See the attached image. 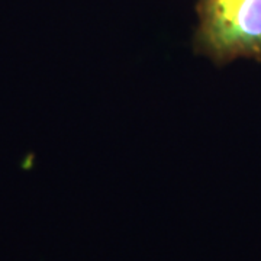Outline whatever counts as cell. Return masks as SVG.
Instances as JSON below:
<instances>
[{
    "instance_id": "obj_1",
    "label": "cell",
    "mask_w": 261,
    "mask_h": 261,
    "mask_svg": "<svg viewBox=\"0 0 261 261\" xmlns=\"http://www.w3.org/2000/svg\"><path fill=\"white\" fill-rule=\"evenodd\" d=\"M193 49L216 65L261 63V0H197Z\"/></svg>"
}]
</instances>
